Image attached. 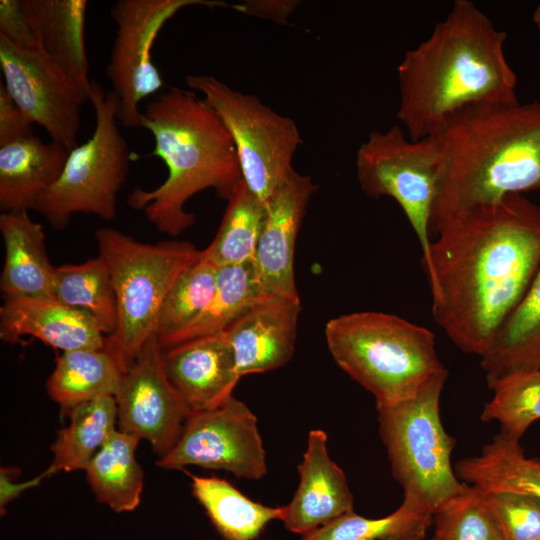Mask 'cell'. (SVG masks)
<instances>
[{
	"mask_svg": "<svg viewBox=\"0 0 540 540\" xmlns=\"http://www.w3.org/2000/svg\"><path fill=\"white\" fill-rule=\"evenodd\" d=\"M116 295L117 326L105 349L123 374L156 333L163 303L177 278L201 256L187 241L143 243L113 228L95 232Z\"/></svg>",
	"mask_w": 540,
	"mask_h": 540,
	"instance_id": "obj_6",
	"label": "cell"
},
{
	"mask_svg": "<svg viewBox=\"0 0 540 540\" xmlns=\"http://www.w3.org/2000/svg\"><path fill=\"white\" fill-rule=\"evenodd\" d=\"M316 190L311 177L294 170L266 203L254 260L264 295L299 298L294 277L295 241Z\"/></svg>",
	"mask_w": 540,
	"mask_h": 540,
	"instance_id": "obj_15",
	"label": "cell"
},
{
	"mask_svg": "<svg viewBox=\"0 0 540 540\" xmlns=\"http://www.w3.org/2000/svg\"><path fill=\"white\" fill-rule=\"evenodd\" d=\"M503 540H540V498L511 491H485Z\"/></svg>",
	"mask_w": 540,
	"mask_h": 540,
	"instance_id": "obj_36",
	"label": "cell"
},
{
	"mask_svg": "<svg viewBox=\"0 0 540 540\" xmlns=\"http://www.w3.org/2000/svg\"><path fill=\"white\" fill-rule=\"evenodd\" d=\"M487 384L512 373L540 370V265L520 303L481 357Z\"/></svg>",
	"mask_w": 540,
	"mask_h": 540,
	"instance_id": "obj_23",
	"label": "cell"
},
{
	"mask_svg": "<svg viewBox=\"0 0 540 540\" xmlns=\"http://www.w3.org/2000/svg\"><path fill=\"white\" fill-rule=\"evenodd\" d=\"M436 136L444 173L430 235L468 209L540 189V102L470 107Z\"/></svg>",
	"mask_w": 540,
	"mask_h": 540,
	"instance_id": "obj_3",
	"label": "cell"
},
{
	"mask_svg": "<svg viewBox=\"0 0 540 540\" xmlns=\"http://www.w3.org/2000/svg\"><path fill=\"white\" fill-rule=\"evenodd\" d=\"M139 441L115 430L85 469L97 500L115 512L132 511L140 503L143 472L135 457Z\"/></svg>",
	"mask_w": 540,
	"mask_h": 540,
	"instance_id": "obj_26",
	"label": "cell"
},
{
	"mask_svg": "<svg viewBox=\"0 0 540 540\" xmlns=\"http://www.w3.org/2000/svg\"><path fill=\"white\" fill-rule=\"evenodd\" d=\"M300 298L267 295L224 331L240 377L285 365L295 348Z\"/></svg>",
	"mask_w": 540,
	"mask_h": 540,
	"instance_id": "obj_18",
	"label": "cell"
},
{
	"mask_svg": "<svg viewBox=\"0 0 540 540\" xmlns=\"http://www.w3.org/2000/svg\"><path fill=\"white\" fill-rule=\"evenodd\" d=\"M434 534L431 540H500V531L480 487L464 488L433 513Z\"/></svg>",
	"mask_w": 540,
	"mask_h": 540,
	"instance_id": "obj_35",
	"label": "cell"
},
{
	"mask_svg": "<svg viewBox=\"0 0 540 540\" xmlns=\"http://www.w3.org/2000/svg\"><path fill=\"white\" fill-rule=\"evenodd\" d=\"M500 540H503V539H500Z\"/></svg>",
	"mask_w": 540,
	"mask_h": 540,
	"instance_id": "obj_43",
	"label": "cell"
},
{
	"mask_svg": "<svg viewBox=\"0 0 540 540\" xmlns=\"http://www.w3.org/2000/svg\"><path fill=\"white\" fill-rule=\"evenodd\" d=\"M141 127L154 138L148 156L160 158L168 176L152 190L134 189L127 203L160 232L177 236L194 223L195 214L184 206L198 192L212 188L228 200L243 181L232 136L194 91L169 87L160 93L142 111Z\"/></svg>",
	"mask_w": 540,
	"mask_h": 540,
	"instance_id": "obj_4",
	"label": "cell"
},
{
	"mask_svg": "<svg viewBox=\"0 0 540 540\" xmlns=\"http://www.w3.org/2000/svg\"><path fill=\"white\" fill-rule=\"evenodd\" d=\"M457 477L485 491H511L540 498V461L527 458L519 440L501 433L485 445L478 456L455 465Z\"/></svg>",
	"mask_w": 540,
	"mask_h": 540,
	"instance_id": "obj_24",
	"label": "cell"
},
{
	"mask_svg": "<svg viewBox=\"0 0 540 540\" xmlns=\"http://www.w3.org/2000/svg\"><path fill=\"white\" fill-rule=\"evenodd\" d=\"M506 38L473 1L456 0L430 36L405 52L397 117L411 140L438 135L467 108L519 102Z\"/></svg>",
	"mask_w": 540,
	"mask_h": 540,
	"instance_id": "obj_2",
	"label": "cell"
},
{
	"mask_svg": "<svg viewBox=\"0 0 540 540\" xmlns=\"http://www.w3.org/2000/svg\"><path fill=\"white\" fill-rule=\"evenodd\" d=\"M327 434L313 429L298 465L299 484L289 504L282 506L285 528L302 536L354 512V498L343 470L331 459Z\"/></svg>",
	"mask_w": 540,
	"mask_h": 540,
	"instance_id": "obj_17",
	"label": "cell"
},
{
	"mask_svg": "<svg viewBox=\"0 0 540 540\" xmlns=\"http://www.w3.org/2000/svg\"><path fill=\"white\" fill-rule=\"evenodd\" d=\"M89 102L95 111L92 136L69 150L59 179L33 207L56 230L64 229L76 213L113 220L128 175L131 154L118 125L117 96L92 80Z\"/></svg>",
	"mask_w": 540,
	"mask_h": 540,
	"instance_id": "obj_8",
	"label": "cell"
},
{
	"mask_svg": "<svg viewBox=\"0 0 540 540\" xmlns=\"http://www.w3.org/2000/svg\"><path fill=\"white\" fill-rule=\"evenodd\" d=\"M39 48L89 102L92 80L85 43L86 0H23Z\"/></svg>",
	"mask_w": 540,
	"mask_h": 540,
	"instance_id": "obj_20",
	"label": "cell"
},
{
	"mask_svg": "<svg viewBox=\"0 0 540 540\" xmlns=\"http://www.w3.org/2000/svg\"><path fill=\"white\" fill-rule=\"evenodd\" d=\"M69 150L37 135L0 146L1 212L33 210L37 199L60 177Z\"/></svg>",
	"mask_w": 540,
	"mask_h": 540,
	"instance_id": "obj_22",
	"label": "cell"
},
{
	"mask_svg": "<svg viewBox=\"0 0 540 540\" xmlns=\"http://www.w3.org/2000/svg\"><path fill=\"white\" fill-rule=\"evenodd\" d=\"M433 522V514L403 497L398 509L381 518L351 512L302 536L301 540H389L422 535Z\"/></svg>",
	"mask_w": 540,
	"mask_h": 540,
	"instance_id": "obj_33",
	"label": "cell"
},
{
	"mask_svg": "<svg viewBox=\"0 0 540 540\" xmlns=\"http://www.w3.org/2000/svg\"><path fill=\"white\" fill-rule=\"evenodd\" d=\"M192 492L226 540H255L268 523L282 517V506L255 502L218 477L192 476Z\"/></svg>",
	"mask_w": 540,
	"mask_h": 540,
	"instance_id": "obj_29",
	"label": "cell"
},
{
	"mask_svg": "<svg viewBox=\"0 0 540 540\" xmlns=\"http://www.w3.org/2000/svg\"><path fill=\"white\" fill-rule=\"evenodd\" d=\"M488 386L494 395L484 406L481 420L497 421L502 435L520 440L540 419V370L512 373Z\"/></svg>",
	"mask_w": 540,
	"mask_h": 540,
	"instance_id": "obj_34",
	"label": "cell"
},
{
	"mask_svg": "<svg viewBox=\"0 0 540 540\" xmlns=\"http://www.w3.org/2000/svg\"><path fill=\"white\" fill-rule=\"evenodd\" d=\"M445 368L412 398L378 408L381 439L392 475L409 498L432 514L465 486L451 464L456 440L443 427L440 398Z\"/></svg>",
	"mask_w": 540,
	"mask_h": 540,
	"instance_id": "obj_7",
	"label": "cell"
},
{
	"mask_svg": "<svg viewBox=\"0 0 540 540\" xmlns=\"http://www.w3.org/2000/svg\"><path fill=\"white\" fill-rule=\"evenodd\" d=\"M15 471L8 468H2L1 469V496H0V507H1V513L5 511L6 505L16 498L21 492L24 490L37 486L42 479H44L41 475L37 476L36 478H33L27 482L23 483H13L12 474Z\"/></svg>",
	"mask_w": 540,
	"mask_h": 540,
	"instance_id": "obj_40",
	"label": "cell"
},
{
	"mask_svg": "<svg viewBox=\"0 0 540 540\" xmlns=\"http://www.w3.org/2000/svg\"><path fill=\"white\" fill-rule=\"evenodd\" d=\"M156 334L123 374L116 393L119 430L147 440L165 456L178 441L191 411L168 379Z\"/></svg>",
	"mask_w": 540,
	"mask_h": 540,
	"instance_id": "obj_14",
	"label": "cell"
},
{
	"mask_svg": "<svg viewBox=\"0 0 540 540\" xmlns=\"http://www.w3.org/2000/svg\"><path fill=\"white\" fill-rule=\"evenodd\" d=\"M26 335L63 352L104 349L106 343V336L87 315L54 298L4 300L0 308L1 339L15 343Z\"/></svg>",
	"mask_w": 540,
	"mask_h": 540,
	"instance_id": "obj_19",
	"label": "cell"
},
{
	"mask_svg": "<svg viewBox=\"0 0 540 540\" xmlns=\"http://www.w3.org/2000/svg\"><path fill=\"white\" fill-rule=\"evenodd\" d=\"M4 86L26 117L68 150L77 144L81 106L88 102L41 49H22L0 35Z\"/></svg>",
	"mask_w": 540,
	"mask_h": 540,
	"instance_id": "obj_13",
	"label": "cell"
},
{
	"mask_svg": "<svg viewBox=\"0 0 540 540\" xmlns=\"http://www.w3.org/2000/svg\"><path fill=\"white\" fill-rule=\"evenodd\" d=\"M264 296L267 295L262 291L254 261L219 267L216 289L210 304L204 313L179 335L173 346L225 331Z\"/></svg>",
	"mask_w": 540,
	"mask_h": 540,
	"instance_id": "obj_31",
	"label": "cell"
},
{
	"mask_svg": "<svg viewBox=\"0 0 540 540\" xmlns=\"http://www.w3.org/2000/svg\"><path fill=\"white\" fill-rule=\"evenodd\" d=\"M157 465L165 469L195 465L259 480L267 464L257 417L233 396L215 409L191 413L178 441Z\"/></svg>",
	"mask_w": 540,
	"mask_h": 540,
	"instance_id": "obj_12",
	"label": "cell"
},
{
	"mask_svg": "<svg viewBox=\"0 0 540 540\" xmlns=\"http://www.w3.org/2000/svg\"><path fill=\"white\" fill-rule=\"evenodd\" d=\"M70 423L58 432L51 446L54 458L40 474L85 470L89 462L116 430L118 421L114 396H103L69 410Z\"/></svg>",
	"mask_w": 540,
	"mask_h": 540,
	"instance_id": "obj_27",
	"label": "cell"
},
{
	"mask_svg": "<svg viewBox=\"0 0 540 540\" xmlns=\"http://www.w3.org/2000/svg\"><path fill=\"white\" fill-rule=\"evenodd\" d=\"M422 255L437 325L463 352L482 357L540 265V207L521 194L441 224Z\"/></svg>",
	"mask_w": 540,
	"mask_h": 540,
	"instance_id": "obj_1",
	"label": "cell"
},
{
	"mask_svg": "<svg viewBox=\"0 0 540 540\" xmlns=\"http://www.w3.org/2000/svg\"><path fill=\"white\" fill-rule=\"evenodd\" d=\"M0 231L5 249L0 278L4 300L52 298L55 267L47 254L42 225L26 210L8 211L0 215Z\"/></svg>",
	"mask_w": 540,
	"mask_h": 540,
	"instance_id": "obj_21",
	"label": "cell"
},
{
	"mask_svg": "<svg viewBox=\"0 0 540 540\" xmlns=\"http://www.w3.org/2000/svg\"><path fill=\"white\" fill-rule=\"evenodd\" d=\"M162 363L191 413L224 404L241 378L224 331L163 349Z\"/></svg>",
	"mask_w": 540,
	"mask_h": 540,
	"instance_id": "obj_16",
	"label": "cell"
},
{
	"mask_svg": "<svg viewBox=\"0 0 540 540\" xmlns=\"http://www.w3.org/2000/svg\"><path fill=\"white\" fill-rule=\"evenodd\" d=\"M533 21L537 25L538 29L540 30V4L536 7L533 13Z\"/></svg>",
	"mask_w": 540,
	"mask_h": 540,
	"instance_id": "obj_41",
	"label": "cell"
},
{
	"mask_svg": "<svg viewBox=\"0 0 540 540\" xmlns=\"http://www.w3.org/2000/svg\"><path fill=\"white\" fill-rule=\"evenodd\" d=\"M185 83L203 95L224 123L236 146L245 184L266 205L294 171L293 157L302 144L295 121L214 76L188 74Z\"/></svg>",
	"mask_w": 540,
	"mask_h": 540,
	"instance_id": "obj_9",
	"label": "cell"
},
{
	"mask_svg": "<svg viewBox=\"0 0 540 540\" xmlns=\"http://www.w3.org/2000/svg\"><path fill=\"white\" fill-rule=\"evenodd\" d=\"M123 372L104 349H78L63 352L46 382L52 400L63 410L103 396H115Z\"/></svg>",
	"mask_w": 540,
	"mask_h": 540,
	"instance_id": "obj_25",
	"label": "cell"
},
{
	"mask_svg": "<svg viewBox=\"0 0 540 540\" xmlns=\"http://www.w3.org/2000/svg\"><path fill=\"white\" fill-rule=\"evenodd\" d=\"M300 3L298 0H245L237 4V11L278 24H286L288 17Z\"/></svg>",
	"mask_w": 540,
	"mask_h": 540,
	"instance_id": "obj_39",
	"label": "cell"
},
{
	"mask_svg": "<svg viewBox=\"0 0 540 540\" xmlns=\"http://www.w3.org/2000/svg\"><path fill=\"white\" fill-rule=\"evenodd\" d=\"M234 9V4L217 0H118L110 16L116 35L106 76L119 100V122L141 127L140 103L164 86L153 63V44L164 25L188 6Z\"/></svg>",
	"mask_w": 540,
	"mask_h": 540,
	"instance_id": "obj_11",
	"label": "cell"
},
{
	"mask_svg": "<svg viewBox=\"0 0 540 540\" xmlns=\"http://www.w3.org/2000/svg\"><path fill=\"white\" fill-rule=\"evenodd\" d=\"M52 298L87 315L108 337L117 326V304L109 267L98 255L55 267Z\"/></svg>",
	"mask_w": 540,
	"mask_h": 540,
	"instance_id": "obj_28",
	"label": "cell"
},
{
	"mask_svg": "<svg viewBox=\"0 0 540 540\" xmlns=\"http://www.w3.org/2000/svg\"><path fill=\"white\" fill-rule=\"evenodd\" d=\"M0 35L22 49H40L23 0L0 1Z\"/></svg>",
	"mask_w": 540,
	"mask_h": 540,
	"instance_id": "obj_37",
	"label": "cell"
},
{
	"mask_svg": "<svg viewBox=\"0 0 540 540\" xmlns=\"http://www.w3.org/2000/svg\"><path fill=\"white\" fill-rule=\"evenodd\" d=\"M357 178L368 196L393 198L410 222L425 254L430 219L444 173L438 136L411 140L401 127L373 130L358 148Z\"/></svg>",
	"mask_w": 540,
	"mask_h": 540,
	"instance_id": "obj_10",
	"label": "cell"
},
{
	"mask_svg": "<svg viewBox=\"0 0 540 540\" xmlns=\"http://www.w3.org/2000/svg\"><path fill=\"white\" fill-rule=\"evenodd\" d=\"M325 337L335 362L374 396L376 409L412 398L445 369L434 334L396 315H341L327 322Z\"/></svg>",
	"mask_w": 540,
	"mask_h": 540,
	"instance_id": "obj_5",
	"label": "cell"
},
{
	"mask_svg": "<svg viewBox=\"0 0 540 540\" xmlns=\"http://www.w3.org/2000/svg\"><path fill=\"white\" fill-rule=\"evenodd\" d=\"M33 123L0 83V146L32 136Z\"/></svg>",
	"mask_w": 540,
	"mask_h": 540,
	"instance_id": "obj_38",
	"label": "cell"
},
{
	"mask_svg": "<svg viewBox=\"0 0 540 540\" xmlns=\"http://www.w3.org/2000/svg\"><path fill=\"white\" fill-rule=\"evenodd\" d=\"M217 271L201 252L177 278L163 303L155 333L163 349L172 347L207 309L216 289Z\"/></svg>",
	"mask_w": 540,
	"mask_h": 540,
	"instance_id": "obj_32",
	"label": "cell"
},
{
	"mask_svg": "<svg viewBox=\"0 0 540 540\" xmlns=\"http://www.w3.org/2000/svg\"><path fill=\"white\" fill-rule=\"evenodd\" d=\"M425 536L422 535H416V536H409V537H402V538H395V539H389V540H423Z\"/></svg>",
	"mask_w": 540,
	"mask_h": 540,
	"instance_id": "obj_42",
	"label": "cell"
},
{
	"mask_svg": "<svg viewBox=\"0 0 540 540\" xmlns=\"http://www.w3.org/2000/svg\"><path fill=\"white\" fill-rule=\"evenodd\" d=\"M228 205L217 234L202 256L216 267L255 260L266 205L245 184L239 183L227 200Z\"/></svg>",
	"mask_w": 540,
	"mask_h": 540,
	"instance_id": "obj_30",
	"label": "cell"
}]
</instances>
